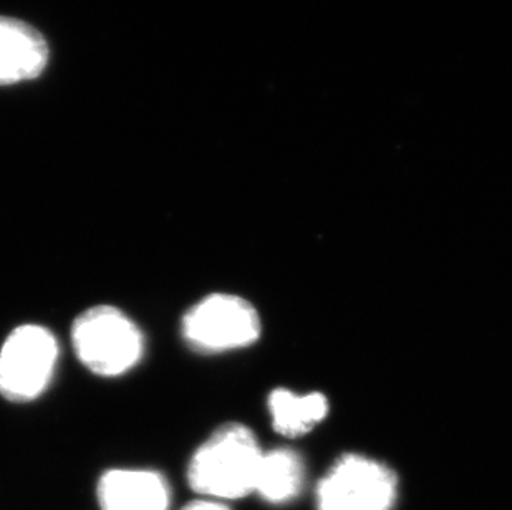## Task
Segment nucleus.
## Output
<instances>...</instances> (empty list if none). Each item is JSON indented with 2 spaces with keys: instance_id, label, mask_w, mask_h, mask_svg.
Returning a JSON list of instances; mask_svg holds the SVG:
<instances>
[{
  "instance_id": "f257e3e1",
  "label": "nucleus",
  "mask_w": 512,
  "mask_h": 510,
  "mask_svg": "<svg viewBox=\"0 0 512 510\" xmlns=\"http://www.w3.org/2000/svg\"><path fill=\"white\" fill-rule=\"evenodd\" d=\"M264 451L251 429L229 423L216 429L194 453L189 486L203 499L234 501L254 492Z\"/></svg>"
},
{
  "instance_id": "f03ea898",
  "label": "nucleus",
  "mask_w": 512,
  "mask_h": 510,
  "mask_svg": "<svg viewBox=\"0 0 512 510\" xmlns=\"http://www.w3.org/2000/svg\"><path fill=\"white\" fill-rule=\"evenodd\" d=\"M72 345L80 363L105 378L125 375L145 353V338L138 325L112 305H97L80 313L73 322Z\"/></svg>"
},
{
  "instance_id": "7ed1b4c3",
  "label": "nucleus",
  "mask_w": 512,
  "mask_h": 510,
  "mask_svg": "<svg viewBox=\"0 0 512 510\" xmlns=\"http://www.w3.org/2000/svg\"><path fill=\"white\" fill-rule=\"evenodd\" d=\"M58 343L42 325H20L0 348V395L14 403L39 398L54 378Z\"/></svg>"
},
{
  "instance_id": "20e7f679",
  "label": "nucleus",
  "mask_w": 512,
  "mask_h": 510,
  "mask_svg": "<svg viewBox=\"0 0 512 510\" xmlns=\"http://www.w3.org/2000/svg\"><path fill=\"white\" fill-rule=\"evenodd\" d=\"M183 337L194 352H231L257 342L261 317L239 295H208L184 315Z\"/></svg>"
},
{
  "instance_id": "39448f33",
  "label": "nucleus",
  "mask_w": 512,
  "mask_h": 510,
  "mask_svg": "<svg viewBox=\"0 0 512 510\" xmlns=\"http://www.w3.org/2000/svg\"><path fill=\"white\" fill-rule=\"evenodd\" d=\"M398 482L390 467L363 456H345L320 481L319 510H393Z\"/></svg>"
},
{
  "instance_id": "423d86ee",
  "label": "nucleus",
  "mask_w": 512,
  "mask_h": 510,
  "mask_svg": "<svg viewBox=\"0 0 512 510\" xmlns=\"http://www.w3.org/2000/svg\"><path fill=\"white\" fill-rule=\"evenodd\" d=\"M102 510H168L171 491L160 472L148 469H113L98 482Z\"/></svg>"
},
{
  "instance_id": "0eeeda50",
  "label": "nucleus",
  "mask_w": 512,
  "mask_h": 510,
  "mask_svg": "<svg viewBox=\"0 0 512 510\" xmlns=\"http://www.w3.org/2000/svg\"><path fill=\"white\" fill-rule=\"evenodd\" d=\"M49 62L44 37L22 20L0 17V85L34 80Z\"/></svg>"
},
{
  "instance_id": "6e6552de",
  "label": "nucleus",
  "mask_w": 512,
  "mask_h": 510,
  "mask_svg": "<svg viewBox=\"0 0 512 510\" xmlns=\"http://www.w3.org/2000/svg\"><path fill=\"white\" fill-rule=\"evenodd\" d=\"M304 462L292 449H272L262 454L257 471V492L269 504H287L299 496L304 486Z\"/></svg>"
},
{
  "instance_id": "1a4fd4ad",
  "label": "nucleus",
  "mask_w": 512,
  "mask_h": 510,
  "mask_svg": "<svg viewBox=\"0 0 512 510\" xmlns=\"http://www.w3.org/2000/svg\"><path fill=\"white\" fill-rule=\"evenodd\" d=\"M272 426L287 438H299L322 423L329 413V401L322 393L297 395L290 390H274L267 401Z\"/></svg>"
},
{
  "instance_id": "9d476101",
  "label": "nucleus",
  "mask_w": 512,
  "mask_h": 510,
  "mask_svg": "<svg viewBox=\"0 0 512 510\" xmlns=\"http://www.w3.org/2000/svg\"><path fill=\"white\" fill-rule=\"evenodd\" d=\"M183 510H229L224 502L211 501V499H199L184 507Z\"/></svg>"
}]
</instances>
